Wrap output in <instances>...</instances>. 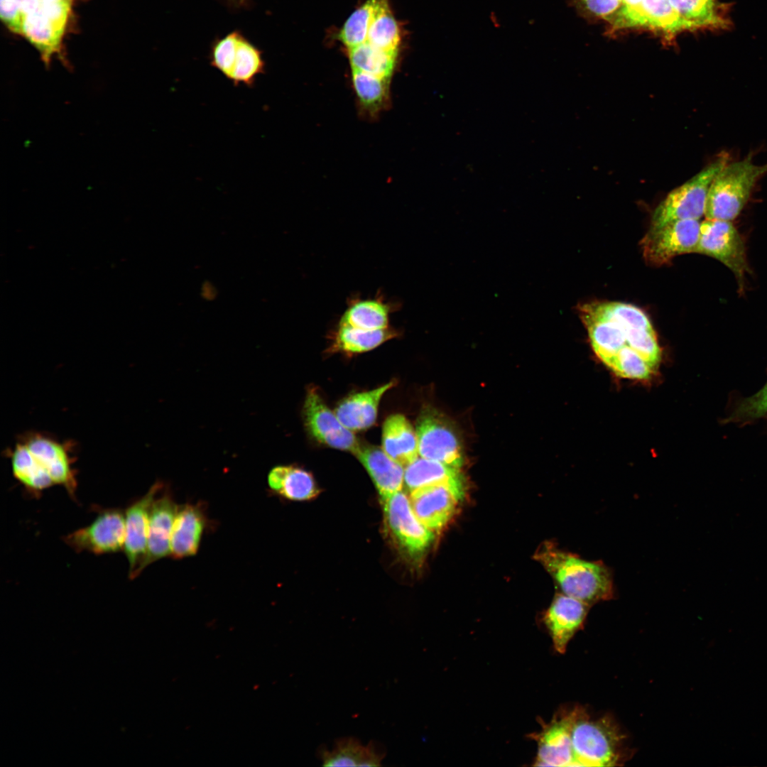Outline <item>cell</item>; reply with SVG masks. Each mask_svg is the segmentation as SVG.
<instances>
[{
    "mask_svg": "<svg viewBox=\"0 0 767 767\" xmlns=\"http://www.w3.org/2000/svg\"><path fill=\"white\" fill-rule=\"evenodd\" d=\"M580 310L593 350L609 368L621 349L628 346L624 330L598 312L592 303L581 306Z\"/></svg>",
    "mask_w": 767,
    "mask_h": 767,
    "instance_id": "cell-17",
    "label": "cell"
},
{
    "mask_svg": "<svg viewBox=\"0 0 767 767\" xmlns=\"http://www.w3.org/2000/svg\"><path fill=\"white\" fill-rule=\"evenodd\" d=\"M378 0H367L347 19L339 33V39L348 49L367 41L368 32Z\"/></svg>",
    "mask_w": 767,
    "mask_h": 767,
    "instance_id": "cell-35",
    "label": "cell"
},
{
    "mask_svg": "<svg viewBox=\"0 0 767 767\" xmlns=\"http://www.w3.org/2000/svg\"><path fill=\"white\" fill-rule=\"evenodd\" d=\"M71 5L40 0L35 9L23 15L21 34L39 51L45 65L60 52Z\"/></svg>",
    "mask_w": 767,
    "mask_h": 767,
    "instance_id": "cell-6",
    "label": "cell"
},
{
    "mask_svg": "<svg viewBox=\"0 0 767 767\" xmlns=\"http://www.w3.org/2000/svg\"><path fill=\"white\" fill-rule=\"evenodd\" d=\"M464 494L444 484L428 485L411 491L410 502L419 521L431 531H438L452 517Z\"/></svg>",
    "mask_w": 767,
    "mask_h": 767,
    "instance_id": "cell-13",
    "label": "cell"
},
{
    "mask_svg": "<svg viewBox=\"0 0 767 767\" xmlns=\"http://www.w3.org/2000/svg\"><path fill=\"white\" fill-rule=\"evenodd\" d=\"M573 766H615L626 760L624 736L609 717L593 718L579 706L570 709Z\"/></svg>",
    "mask_w": 767,
    "mask_h": 767,
    "instance_id": "cell-2",
    "label": "cell"
},
{
    "mask_svg": "<svg viewBox=\"0 0 767 767\" xmlns=\"http://www.w3.org/2000/svg\"><path fill=\"white\" fill-rule=\"evenodd\" d=\"M12 472L16 480L33 495H39L54 485L48 473L20 439L9 450Z\"/></svg>",
    "mask_w": 767,
    "mask_h": 767,
    "instance_id": "cell-28",
    "label": "cell"
},
{
    "mask_svg": "<svg viewBox=\"0 0 767 767\" xmlns=\"http://www.w3.org/2000/svg\"><path fill=\"white\" fill-rule=\"evenodd\" d=\"M394 385L392 381L375 389L352 394L338 405L334 413L351 431L366 429L376 422L382 396Z\"/></svg>",
    "mask_w": 767,
    "mask_h": 767,
    "instance_id": "cell-22",
    "label": "cell"
},
{
    "mask_svg": "<svg viewBox=\"0 0 767 767\" xmlns=\"http://www.w3.org/2000/svg\"><path fill=\"white\" fill-rule=\"evenodd\" d=\"M399 307L398 303L386 301L381 293L364 299L353 296L338 323L366 330L386 329L391 327V315Z\"/></svg>",
    "mask_w": 767,
    "mask_h": 767,
    "instance_id": "cell-20",
    "label": "cell"
},
{
    "mask_svg": "<svg viewBox=\"0 0 767 767\" xmlns=\"http://www.w3.org/2000/svg\"><path fill=\"white\" fill-rule=\"evenodd\" d=\"M619 1H620L621 2V3H622V1H623V0H619Z\"/></svg>",
    "mask_w": 767,
    "mask_h": 767,
    "instance_id": "cell-44",
    "label": "cell"
},
{
    "mask_svg": "<svg viewBox=\"0 0 767 767\" xmlns=\"http://www.w3.org/2000/svg\"><path fill=\"white\" fill-rule=\"evenodd\" d=\"M202 506L186 504L179 506L171 533L170 556L182 559L195 555L207 525Z\"/></svg>",
    "mask_w": 767,
    "mask_h": 767,
    "instance_id": "cell-19",
    "label": "cell"
},
{
    "mask_svg": "<svg viewBox=\"0 0 767 767\" xmlns=\"http://www.w3.org/2000/svg\"><path fill=\"white\" fill-rule=\"evenodd\" d=\"M587 603L565 594L555 597L544 621L555 649L564 653L568 643L584 625L589 608Z\"/></svg>",
    "mask_w": 767,
    "mask_h": 767,
    "instance_id": "cell-16",
    "label": "cell"
},
{
    "mask_svg": "<svg viewBox=\"0 0 767 767\" xmlns=\"http://www.w3.org/2000/svg\"><path fill=\"white\" fill-rule=\"evenodd\" d=\"M0 16L8 28L21 34L22 14L15 0H0Z\"/></svg>",
    "mask_w": 767,
    "mask_h": 767,
    "instance_id": "cell-41",
    "label": "cell"
},
{
    "mask_svg": "<svg viewBox=\"0 0 767 767\" xmlns=\"http://www.w3.org/2000/svg\"><path fill=\"white\" fill-rule=\"evenodd\" d=\"M163 488L161 482L154 483L145 495L131 503L124 512V551L129 562V575L131 580L146 555L151 508Z\"/></svg>",
    "mask_w": 767,
    "mask_h": 767,
    "instance_id": "cell-14",
    "label": "cell"
},
{
    "mask_svg": "<svg viewBox=\"0 0 767 767\" xmlns=\"http://www.w3.org/2000/svg\"><path fill=\"white\" fill-rule=\"evenodd\" d=\"M404 482L410 491L440 484L465 491L464 477L459 468L421 457L406 466Z\"/></svg>",
    "mask_w": 767,
    "mask_h": 767,
    "instance_id": "cell-26",
    "label": "cell"
},
{
    "mask_svg": "<svg viewBox=\"0 0 767 767\" xmlns=\"http://www.w3.org/2000/svg\"><path fill=\"white\" fill-rule=\"evenodd\" d=\"M570 709L562 710L538 736L536 766H573Z\"/></svg>",
    "mask_w": 767,
    "mask_h": 767,
    "instance_id": "cell-18",
    "label": "cell"
},
{
    "mask_svg": "<svg viewBox=\"0 0 767 767\" xmlns=\"http://www.w3.org/2000/svg\"><path fill=\"white\" fill-rule=\"evenodd\" d=\"M671 38L684 31L679 15L669 0H643V26Z\"/></svg>",
    "mask_w": 767,
    "mask_h": 767,
    "instance_id": "cell-34",
    "label": "cell"
},
{
    "mask_svg": "<svg viewBox=\"0 0 767 767\" xmlns=\"http://www.w3.org/2000/svg\"><path fill=\"white\" fill-rule=\"evenodd\" d=\"M261 50L240 33L228 80L234 86H254L256 78L265 72Z\"/></svg>",
    "mask_w": 767,
    "mask_h": 767,
    "instance_id": "cell-30",
    "label": "cell"
},
{
    "mask_svg": "<svg viewBox=\"0 0 767 767\" xmlns=\"http://www.w3.org/2000/svg\"><path fill=\"white\" fill-rule=\"evenodd\" d=\"M386 523L398 543L409 553L419 554L434 535L415 515L410 500L401 491L382 499Z\"/></svg>",
    "mask_w": 767,
    "mask_h": 767,
    "instance_id": "cell-12",
    "label": "cell"
},
{
    "mask_svg": "<svg viewBox=\"0 0 767 767\" xmlns=\"http://www.w3.org/2000/svg\"><path fill=\"white\" fill-rule=\"evenodd\" d=\"M240 33L239 31H232L214 40L211 45L210 65L227 79L232 68L233 58Z\"/></svg>",
    "mask_w": 767,
    "mask_h": 767,
    "instance_id": "cell-37",
    "label": "cell"
},
{
    "mask_svg": "<svg viewBox=\"0 0 767 767\" xmlns=\"http://www.w3.org/2000/svg\"><path fill=\"white\" fill-rule=\"evenodd\" d=\"M401 31L388 0H378L368 32L367 42L387 51H398Z\"/></svg>",
    "mask_w": 767,
    "mask_h": 767,
    "instance_id": "cell-32",
    "label": "cell"
},
{
    "mask_svg": "<svg viewBox=\"0 0 767 767\" xmlns=\"http://www.w3.org/2000/svg\"><path fill=\"white\" fill-rule=\"evenodd\" d=\"M729 162V154L722 153L689 180L672 190L654 210L650 229H658L678 220L700 219L704 216L710 185Z\"/></svg>",
    "mask_w": 767,
    "mask_h": 767,
    "instance_id": "cell-4",
    "label": "cell"
},
{
    "mask_svg": "<svg viewBox=\"0 0 767 767\" xmlns=\"http://www.w3.org/2000/svg\"><path fill=\"white\" fill-rule=\"evenodd\" d=\"M398 51L378 48L369 42L349 48L352 69L380 77L391 79Z\"/></svg>",
    "mask_w": 767,
    "mask_h": 767,
    "instance_id": "cell-31",
    "label": "cell"
},
{
    "mask_svg": "<svg viewBox=\"0 0 767 767\" xmlns=\"http://www.w3.org/2000/svg\"><path fill=\"white\" fill-rule=\"evenodd\" d=\"M684 30L727 29L731 24L727 6L718 0H669Z\"/></svg>",
    "mask_w": 767,
    "mask_h": 767,
    "instance_id": "cell-24",
    "label": "cell"
},
{
    "mask_svg": "<svg viewBox=\"0 0 767 767\" xmlns=\"http://www.w3.org/2000/svg\"><path fill=\"white\" fill-rule=\"evenodd\" d=\"M766 173L767 163H754L751 155L727 163L710 185L705 218L733 221L748 202L756 183Z\"/></svg>",
    "mask_w": 767,
    "mask_h": 767,
    "instance_id": "cell-3",
    "label": "cell"
},
{
    "mask_svg": "<svg viewBox=\"0 0 767 767\" xmlns=\"http://www.w3.org/2000/svg\"><path fill=\"white\" fill-rule=\"evenodd\" d=\"M416 434L419 456L460 468L462 449L454 428L437 413L427 410L420 416Z\"/></svg>",
    "mask_w": 767,
    "mask_h": 767,
    "instance_id": "cell-9",
    "label": "cell"
},
{
    "mask_svg": "<svg viewBox=\"0 0 767 767\" xmlns=\"http://www.w3.org/2000/svg\"><path fill=\"white\" fill-rule=\"evenodd\" d=\"M178 508L168 491L156 497L150 511L146 553L132 579L150 564L170 555L171 533Z\"/></svg>",
    "mask_w": 767,
    "mask_h": 767,
    "instance_id": "cell-15",
    "label": "cell"
},
{
    "mask_svg": "<svg viewBox=\"0 0 767 767\" xmlns=\"http://www.w3.org/2000/svg\"><path fill=\"white\" fill-rule=\"evenodd\" d=\"M305 426L317 441L357 455L361 445L353 433L339 421L314 388L308 391L303 407Z\"/></svg>",
    "mask_w": 767,
    "mask_h": 767,
    "instance_id": "cell-11",
    "label": "cell"
},
{
    "mask_svg": "<svg viewBox=\"0 0 767 767\" xmlns=\"http://www.w3.org/2000/svg\"><path fill=\"white\" fill-rule=\"evenodd\" d=\"M43 1H50V2H60V3H69V4H72V1H73V0H43Z\"/></svg>",
    "mask_w": 767,
    "mask_h": 767,
    "instance_id": "cell-43",
    "label": "cell"
},
{
    "mask_svg": "<svg viewBox=\"0 0 767 767\" xmlns=\"http://www.w3.org/2000/svg\"><path fill=\"white\" fill-rule=\"evenodd\" d=\"M223 1L226 4H227L229 6H231L232 7L236 8V9L244 7L249 3V0H223Z\"/></svg>",
    "mask_w": 767,
    "mask_h": 767,
    "instance_id": "cell-42",
    "label": "cell"
},
{
    "mask_svg": "<svg viewBox=\"0 0 767 767\" xmlns=\"http://www.w3.org/2000/svg\"><path fill=\"white\" fill-rule=\"evenodd\" d=\"M695 253L712 257L735 276L740 290L749 268L744 240L731 221L705 219L701 222Z\"/></svg>",
    "mask_w": 767,
    "mask_h": 767,
    "instance_id": "cell-5",
    "label": "cell"
},
{
    "mask_svg": "<svg viewBox=\"0 0 767 767\" xmlns=\"http://www.w3.org/2000/svg\"><path fill=\"white\" fill-rule=\"evenodd\" d=\"M767 415V382L756 393L741 400L726 423L744 422Z\"/></svg>",
    "mask_w": 767,
    "mask_h": 767,
    "instance_id": "cell-38",
    "label": "cell"
},
{
    "mask_svg": "<svg viewBox=\"0 0 767 767\" xmlns=\"http://www.w3.org/2000/svg\"><path fill=\"white\" fill-rule=\"evenodd\" d=\"M398 331L393 327L366 330L337 323L332 334L330 350L355 354L371 350L396 337Z\"/></svg>",
    "mask_w": 767,
    "mask_h": 767,
    "instance_id": "cell-29",
    "label": "cell"
},
{
    "mask_svg": "<svg viewBox=\"0 0 767 767\" xmlns=\"http://www.w3.org/2000/svg\"><path fill=\"white\" fill-rule=\"evenodd\" d=\"M356 456L374 481L381 500L401 491L404 481L403 466L386 455L382 448L361 445Z\"/></svg>",
    "mask_w": 767,
    "mask_h": 767,
    "instance_id": "cell-21",
    "label": "cell"
},
{
    "mask_svg": "<svg viewBox=\"0 0 767 767\" xmlns=\"http://www.w3.org/2000/svg\"><path fill=\"white\" fill-rule=\"evenodd\" d=\"M582 11L609 21L617 13L622 3L619 0H573Z\"/></svg>",
    "mask_w": 767,
    "mask_h": 767,
    "instance_id": "cell-40",
    "label": "cell"
},
{
    "mask_svg": "<svg viewBox=\"0 0 767 767\" xmlns=\"http://www.w3.org/2000/svg\"><path fill=\"white\" fill-rule=\"evenodd\" d=\"M268 484L275 493L293 501L309 500L319 493L312 474L294 466L274 467L268 473Z\"/></svg>",
    "mask_w": 767,
    "mask_h": 767,
    "instance_id": "cell-27",
    "label": "cell"
},
{
    "mask_svg": "<svg viewBox=\"0 0 767 767\" xmlns=\"http://www.w3.org/2000/svg\"><path fill=\"white\" fill-rule=\"evenodd\" d=\"M385 751L379 744L370 742L364 746L359 739L345 737L336 740L331 751L322 746L318 757L324 766H380Z\"/></svg>",
    "mask_w": 767,
    "mask_h": 767,
    "instance_id": "cell-23",
    "label": "cell"
},
{
    "mask_svg": "<svg viewBox=\"0 0 767 767\" xmlns=\"http://www.w3.org/2000/svg\"><path fill=\"white\" fill-rule=\"evenodd\" d=\"M535 557L563 594L592 606L614 597L611 570L602 561H591L546 543Z\"/></svg>",
    "mask_w": 767,
    "mask_h": 767,
    "instance_id": "cell-1",
    "label": "cell"
},
{
    "mask_svg": "<svg viewBox=\"0 0 767 767\" xmlns=\"http://www.w3.org/2000/svg\"><path fill=\"white\" fill-rule=\"evenodd\" d=\"M643 0H623L621 6L609 21L612 32L643 26Z\"/></svg>",
    "mask_w": 767,
    "mask_h": 767,
    "instance_id": "cell-39",
    "label": "cell"
},
{
    "mask_svg": "<svg viewBox=\"0 0 767 767\" xmlns=\"http://www.w3.org/2000/svg\"><path fill=\"white\" fill-rule=\"evenodd\" d=\"M21 440L48 473L54 484L62 486L75 499L77 483L73 467V442H60L36 432L28 433Z\"/></svg>",
    "mask_w": 767,
    "mask_h": 767,
    "instance_id": "cell-10",
    "label": "cell"
},
{
    "mask_svg": "<svg viewBox=\"0 0 767 767\" xmlns=\"http://www.w3.org/2000/svg\"><path fill=\"white\" fill-rule=\"evenodd\" d=\"M382 449L403 467L418 457L417 434L405 416L395 414L385 420L382 430Z\"/></svg>",
    "mask_w": 767,
    "mask_h": 767,
    "instance_id": "cell-25",
    "label": "cell"
},
{
    "mask_svg": "<svg viewBox=\"0 0 767 767\" xmlns=\"http://www.w3.org/2000/svg\"><path fill=\"white\" fill-rule=\"evenodd\" d=\"M124 513L111 508L99 511L89 525L64 536L63 540L76 552L102 555L124 550Z\"/></svg>",
    "mask_w": 767,
    "mask_h": 767,
    "instance_id": "cell-8",
    "label": "cell"
},
{
    "mask_svg": "<svg viewBox=\"0 0 767 767\" xmlns=\"http://www.w3.org/2000/svg\"><path fill=\"white\" fill-rule=\"evenodd\" d=\"M353 87L362 108L371 114H378L388 97L390 79L352 70Z\"/></svg>",
    "mask_w": 767,
    "mask_h": 767,
    "instance_id": "cell-33",
    "label": "cell"
},
{
    "mask_svg": "<svg viewBox=\"0 0 767 767\" xmlns=\"http://www.w3.org/2000/svg\"><path fill=\"white\" fill-rule=\"evenodd\" d=\"M592 304L598 312L619 324L623 330L653 329L647 315L634 305L619 302Z\"/></svg>",
    "mask_w": 767,
    "mask_h": 767,
    "instance_id": "cell-36",
    "label": "cell"
},
{
    "mask_svg": "<svg viewBox=\"0 0 767 767\" xmlns=\"http://www.w3.org/2000/svg\"><path fill=\"white\" fill-rule=\"evenodd\" d=\"M700 225V219H685L650 229L641 241L644 259L648 264L661 266L680 254L695 253Z\"/></svg>",
    "mask_w": 767,
    "mask_h": 767,
    "instance_id": "cell-7",
    "label": "cell"
}]
</instances>
